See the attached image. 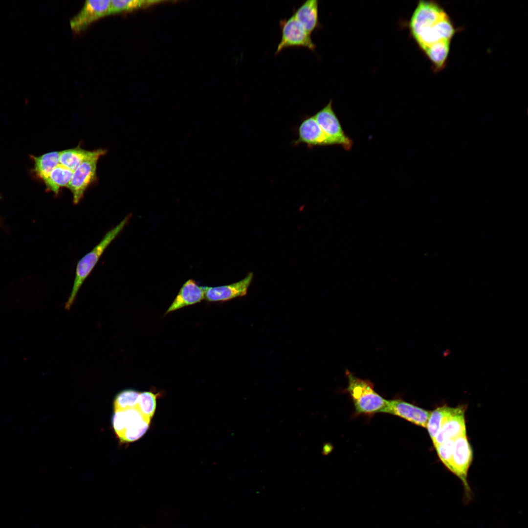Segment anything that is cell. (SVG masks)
<instances>
[{"label": "cell", "mask_w": 528, "mask_h": 528, "mask_svg": "<svg viewBox=\"0 0 528 528\" xmlns=\"http://www.w3.org/2000/svg\"><path fill=\"white\" fill-rule=\"evenodd\" d=\"M131 215H127L121 221L104 236L101 241L78 262L71 294L65 304V308L69 309L74 302L80 288L91 273L106 249L116 238L130 220Z\"/></svg>", "instance_id": "obj_2"}, {"label": "cell", "mask_w": 528, "mask_h": 528, "mask_svg": "<svg viewBox=\"0 0 528 528\" xmlns=\"http://www.w3.org/2000/svg\"><path fill=\"white\" fill-rule=\"evenodd\" d=\"M464 412V407H455L454 412L443 424L433 441L434 447L466 434Z\"/></svg>", "instance_id": "obj_13"}, {"label": "cell", "mask_w": 528, "mask_h": 528, "mask_svg": "<svg viewBox=\"0 0 528 528\" xmlns=\"http://www.w3.org/2000/svg\"><path fill=\"white\" fill-rule=\"evenodd\" d=\"M298 137L294 142V145L305 144L309 148L336 144L334 141L323 131L313 116L306 118L301 123L298 129Z\"/></svg>", "instance_id": "obj_12"}, {"label": "cell", "mask_w": 528, "mask_h": 528, "mask_svg": "<svg viewBox=\"0 0 528 528\" xmlns=\"http://www.w3.org/2000/svg\"><path fill=\"white\" fill-rule=\"evenodd\" d=\"M60 152L54 151L46 153L40 156L33 157L35 162V171L37 175L44 179L60 164Z\"/></svg>", "instance_id": "obj_19"}, {"label": "cell", "mask_w": 528, "mask_h": 528, "mask_svg": "<svg viewBox=\"0 0 528 528\" xmlns=\"http://www.w3.org/2000/svg\"><path fill=\"white\" fill-rule=\"evenodd\" d=\"M345 375L348 386L345 392L350 396L354 406V415H370L380 412L387 400L375 392L374 385L368 379H362L347 370Z\"/></svg>", "instance_id": "obj_3"}, {"label": "cell", "mask_w": 528, "mask_h": 528, "mask_svg": "<svg viewBox=\"0 0 528 528\" xmlns=\"http://www.w3.org/2000/svg\"><path fill=\"white\" fill-rule=\"evenodd\" d=\"M73 171L59 164L43 179L47 189L58 195L62 188L67 187Z\"/></svg>", "instance_id": "obj_16"}, {"label": "cell", "mask_w": 528, "mask_h": 528, "mask_svg": "<svg viewBox=\"0 0 528 528\" xmlns=\"http://www.w3.org/2000/svg\"><path fill=\"white\" fill-rule=\"evenodd\" d=\"M455 408L447 406L438 407L431 412L426 428L432 441L435 439L443 424L453 414Z\"/></svg>", "instance_id": "obj_18"}, {"label": "cell", "mask_w": 528, "mask_h": 528, "mask_svg": "<svg viewBox=\"0 0 528 528\" xmlns=\"http://www.w3.org/2000/svg\"><path fill=\"white\" fill-rule=\"evenodd\" d=\"M204 286H199L195 280L189 279L182 285L165 314L199 303L204 299Z\"/></svg>", "instance_id": "obj_14"}, {"label": "cell", "mask_w": 528, "mask_h": 528, "mask_svg": "<svg viewBox=\"0 0 528 528\" xmlns=\"http://www.w3.org/2000/svg\"><path fill=\"white\" fill-rule=\"evenodd\" d=\"M151 419L135 407L114 411L112 424L114 431L122 442H131L141 438L147 432Z\"/></svg>", "instance_id": "obj_4"}, {"label": "cell", "mask_w": 528, "mask_h": 528, "mask_svg": "<svg viewBox=\"0 0 528 528\" xmlns=\"http://www.w3.org/2000/svg\"><path fill=\"white\" fill-rule=\"evenodd\" d=\"M473 459V451L466 435L454 440L452 458L451 470L462 482L466 497H471V489L467 481V473Z\"/></svg>", "instance_id": "obj_7"}, {"label": "cell", "mask_w": 528, "mask_h": 528, "mask_svg": "<svg viewBox=\"0 0 528 528\" xmlns=\"http://www.w3.org/2000/svg\"><path fill=\"white\" fill-rule=\"evenodd\" d=\"M380 412L398 416L414 424L426 428L431 411L402 399H395L387 400L385 406Z\"/></svg>", "instance_id": "obj_9"}, {"label": "cell", "mask_w": 528, "mask_h": 528, "mask_svg": "<svg viewBox=\"0 0 528 528\" xmlns=\"http://www.w3.org/2000/svg\"><path fill=\"white\" fill-rule=\"evenodd\" d=\"M454 440H449L435 447L441 462L450 471Z\"/></svg>", "instance_id": "obj_23"}, {"label": "cell", "mask_w": 528, "mask_h": 528, "mask_svg": "<svg viewBox=\"0 0 528 528\" xmlns=\"http://www.w3.org/2000/svg\"><path fill=\"white\" fill-rule=\"evenodd\" d=\"M332 104V100H330L313 117L323 131L332 139L336 144L342 145L345 149L348 150L352 146V141L343 131L333 110Z\"/></svg>", "instance_id": "obj_8"}, {"label": "cell", "mask_w": 528, "mask_h": 528, "mask_svg": "<svg viewBox=\"0 0 528 528\" xmlns=\"http://www.w3.org/2000/svg\"><path fill=\"white\" fill-rule=\"evenodd\" d=\"M279 26L281 38L275 54L289 47H305L311 51L316 48L311 37L302 25L292 15L289 18L280 20Z\"/></svg>", "instance_id": "obj_6"}, {"label": "cell", "mask_w": 528, "mask_h": 528, "mask_svg": "<svg viewBox=\"0 0 528 528\" xmlns=\"http://www.w3.org/2000/svg\"><path fill=\"white\" fill-rule=\"evenodd\" d=\"M292 16L311 34L319 26L318 1L307 0L294 10Z\"/></svg>", "instance_id": "obj_15"}, {"label": "cell", "mask_w": 528, "mask_h": 528, "mask_svg": "<svg viewBox=\"0 0 528 528\" xmlns=\"http://www.w3.org/2000/svg\"><path fill=\"white\" fill-rule=\"evenodd\" d=\"M110 4V0L86 1L79 12L70 20L71 29L75 32H79L95 21L108 16Z\"/></svg>", "instance_id": "obj_10"}, {"label": "cell", "mask_w": 528, "mask_h": 528, "mask_svg": "<svg viewBox=\"0 0 528 528\" xmlns=\"http://www.w3.org/2000/svg\"><path fill=\"white\" fill-rule=\"evenodd\" d=\"M139 394L133 389H126L120 392L113 401L114 411L135 408Z\"/></svg>", "instance_id": "obj_20"}, {"label": "cell", "mask_w": 528, "mask_h": 528, "mask_svg": "<svg viewBox=\"0 0 528 528\" xmlns=\"http://www.w3.org/2000/svg\"><path fill=\"white\" fill-rule=\"evenodd\" d=\"M157 395L151 392L140 393L136 408L145 417L151 419L156 405Z\"/></svg>", "instance_id": "obj_21"}, {"label": "cell", "mask_w": 528, "mask_h": 528, "mask_svg": "<svg viewBox=\"0 0 528 528\" xmlns=\"http://www.w3.org/2000/svg\"><path fill=\"white\" fill-rule=\"evenodd\" d=\"M253 277L249 272L243 279L230 285L215 287L204 286V299L209 302H223L245 296Z\"/></svg>", "instance_id": "obj_11"}, {"label": "cell", "mask_w": 528, "mask_h": 528, "mask_svg": "<svg viewBox=\"0 0 528 528\" xmlns=\"http://www.w3.org/2000/svg\"><path fill=\"white\" fill-rule=\"evenodd\" d=\"M409 26L412 35L426 55L449 53L455 30L449 16L438 3L420 1Z\"/></svg>", "instance_id": "obj_1"}, {"label": "cell", "mask_w": 528, "mask_h": 528, "mask_svg": "<svg viewBox=\"0 0 528 528\" xmlns=\"http://www.w3.org/2000/svg\"><path fill=\"white\" fill-rule=\"evenodd\" d=\"M330 448H331V446H330L328 444H325L324 445V447H323V453L324 454H328L330 452V450H331Z\"/></svg>", "instance_id": "obj_24"}, {"label": "cell", "mask_w": 528, "mask_h": 528, "mask_svg": "<svg viewBox=\"0 0 528 528\" xmlns=\"http://www.w3.org/2000/svg\"><path fill=\"white\" fill-rule=\"evenodd\" d=\"M60 164L74 171L91 153L80 145L76 147L60 151Z\"/></svg>", "instance_id": "obj_17"}, {"label": "cell", "mask_w": 528, "mask_h": 528, "mask_svg": "<svg viewBox=\"0 0 528 528\" xmlns=\"http://www.w3.org/2000/svg\"><path fill=\"white\" fill-rule=\"evenodd\" d=\"M155 1L148 0H110L108 15L130 11L151 4Z\"/></svg>", "instance_id": "obj_22"}, {"label": "cell", "mask_w": 528, "mask_h": 528, "mask_svg": "<svg viewBox=\"0 0 528 528\" xmlns=\"http://www.w3.org/2000/svg\"><path fill=\"white\" fill-rule=\"evenodd\" d=\"M106 153V150L103 149L91 151V154L73 172L67 188L72 194L74 204L79 203L87 189L97 180V163L100 157Z\"/></svg>", "instance_id": "obj_5"}]
</instances>
